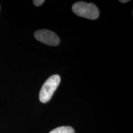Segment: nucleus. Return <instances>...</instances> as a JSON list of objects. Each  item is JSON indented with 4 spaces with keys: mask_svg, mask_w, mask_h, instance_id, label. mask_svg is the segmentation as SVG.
<instances>
[{
    "mask_svg": "<svg viewBox=\"0 0 133 133\" xmlns=\"http://www.w3.org/2000/svg\"><path fill=\"white\" fill-rule=\"evenodd\" d=\"M72 10L77 16L88 19H96L99 16V9L92 3H87L83 1L75 3L73 5Z\"/></svg>",
    "mask_w": 133,
    "mask_h": 133,
    "instance_id": "obj_1",
    "label": "nucleus"
},
{
    "mask_svg": "<svg viewBox=\"0 0 133 133\" xmlns=\"http://www.w3.org/2000/svg\"><path fill=\"white\" fill-rule=\"evenodd\" d=\"M61 82V77L58 75L51 76L43 84L39 92V100L42 103H46L51 99Z\"/></svg>",
    "mask_w": 133,
    "mask_h": 133,
    "instance_id": "obj_2",
    "label": "nucleus"
},
{
    "mask_svg": "<svg viewBox=\"0 0 133 133\" xmlns=\"http://www.w3.org/2000/svg\"><path fill=\"white\" fill-rule=\"evenodd\" d=\"M34 35L37 40L49 46H56L60 43V39L57 35L48 30H39L35 33Z\"/></svg>",
    "mask_w": 133,
    "mask_h": 133,
    "instance_id": "obj_3",
    "label": "nucleus"
},
{
    "mask_svg": "<svg viewBox=\"0 0 133 133\" xmlns=\"http://www.w3.org/2000/svg\"><path fill=\"white\" fill-rule=\"evenodd\" d=\"M49 133H75V130L71 126H61L51 131Z\"/></svg>",
    "mask_w": 133,
    "mask_h": 133,
    "instance_id": "obj_4",
    "label": "nucleus"
},
{
    "mask_svg": "<svg viewBox=\"0 0 133 133\" xmlns=\"http://www.w3.org/2000/svg\"><path fill=\"white\" fill-rule=\"evenodd\" d=\"M33 2L35 6H40L44 3V0H34V1H33Z\"/></svg>",
    "mask_w": 133,
    "mask_h": 133,
    "instance_id": "obj_5",
    "label": "nucleus"
},
{
    "mask_svg": "<svg viewBox=\"0 0 133 133\" xmlns=\"http://www.w3.org/2000/svg\"><path fill=\"white\" fill-rule=\"evenodd\" d=\"M120 1L121 3H127V2H128V1H129V0H126V1H122V0H121V1Z\"/></svg>",
    "mask_w": 133,
    "mask_h": 133,
    "instance_id": "obj_6",
    "label": "nucleus"
}]
</instances>
